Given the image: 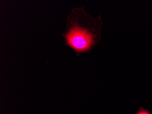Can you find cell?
I'll use <instances>...</instances> for the list:
<instances>
[{
    "label": "cell",
    "mask_w": 152,
    "mask_h": 114,
    "mask_svg": "<svg viewBox=\"0 0 152 114\" xmlns=\"http://www.w3.org/2000/svg\"><path fill=\"white\" fill-rule=\"evenodd\" d=\"M70 45L78 50L88 49L92 43V37L86 31L79 28L72 30L67 36Z\"/></svg>",
    "instance_id": "cell-1"
},
{
    "label": "cell",
    "mask_w": 152,
    "mask_h": 114,
    "mask_svg": "<svg viewBox=\"0 0 152 114\" xmlns=\"http://www.w3.org/2000/svg\"><path fill=\"white\" fill-rule=\"evenodd\" d=\"M137 114H149L148 111H145V110H142V111H140L139 113Z\"/></svg>",
    "instance_id": "cell-2"
}]
</instances>
